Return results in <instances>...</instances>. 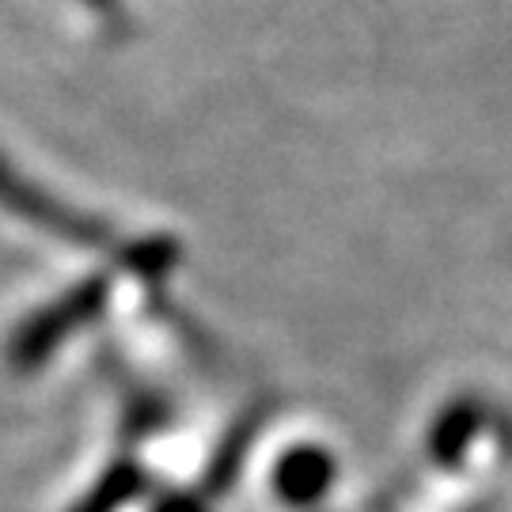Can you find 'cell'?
I'll return each instance as SVG.
<instances>
[{
	"label": "cell",
	"mask_w": 512,
	"mask_h": 512,
	"mask_svg": "<svg viewBox=\"0 0 512 512\" xmlns=\"http://www.w3.org/2000/svg\"><path fill=\"white\" fill-rule=\"evenodd\" d=\"M0 209L57 243L114 255L122 270H129L141 281L171 274L179 262V247L171 239H118L103 220H95L84 209H73L65 198H57L54 190H46L42 183L16 171L4 156H0Z\"/></svg>",
	"instance_id": "cell-1"
},
{
	"label": "cell",
	"mask_w": 512,
	"mask_h": 512,
	"mask_svg": "<svg viewBox=\"0 0 512 512\" xmlns=\"http://www.w3.org/2000/svg\"><path fill=\"white\" fill-rule=\"evenodd\" d=\"M107 300H110L107 277L92 274L84 277V281H76L73 289H65L57 300L35 308L27 319H19V327L12 330L8 346H4L8 365L19 368V372H31V368L46 365L73 334L92 327L95 319L107 311Z\"/></svg>",
	"instance_id": "cell-2"
},
{
	"label": "cell",
	"mask_w": 512,
	"mask_h": 512,
	"mask_svg": "<svg viewBox=\"0 0 512 512\" xmlns=\"http://www.w3.org/2000/svg\"><path fill=\"white\" fill-rule=\"evenodd\" d=\"M277 490L289 501H315L319 494H327L334 467H330L327 452L319 448H296L277 463Z\"/></svg>",
	"instance_id": "cell-3"
},
{
	"label": "cell",
	"mask_w": 512,
	"mask_h": 512,
	"mask_svg": "<svg viewBox=\"0 0 512 512\" xmlns=\"http://www.w3.org/2000/svg\"><path fill=\"white\" fill-rule=\"evenodd\" d=\"M92 16H99L103 23H122L126 19V0H80Z\"/></svg>",
	"instance_id": "cell-4"
}]
</instances>
